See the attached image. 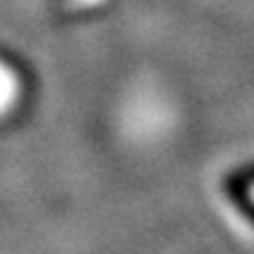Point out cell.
I'll return each mask as SVG.
<instances>
[{"label": "cell", "instance_id": "obj_1", "mask_svg": "<svg viewBox=\"0 0 254 254\" xmlns=\"http://www.w3.org/2000/svg\"><path fill=\"white\" fill-rule=\"evenodd\" d=\"M17 90H19V82L14 71L9 68L7 64L0 62V116H2V111L7 109L12 101L17 99Z\"/></svg>", "mask_w": 254, "mask_h": 254}, {"label": "cell", "instance_id": "obj_2", "mask_svg": "<svg viewBox=\"0 0 254 254\" xmlns=\"http://www.w3.org/2000/svg\"><path fill=\"white\" fill-rule=\"evenodd\" d=\"M97 2H101V0H73L71 7L82 9V7H92V5H97Z\"/></svg>", "mask_w": 254, "mask_h": 254}, {"label": "cell", "instance_id": "obj_3", "mask_svg": "<svg viewBox=\"0 0 254 254\" xmlns=\"http://www.w3.org/2000/svg\"><path fill=\"white\" fill-rule=\"evenodd\" d=\"M250 198L254 200V186H252V189H250Z\"/></svg>", "mask_w": 254, "mask_h": 254}]
</instances>
